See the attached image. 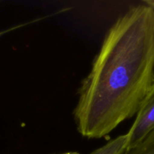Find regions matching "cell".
<instances>
[{
    "label": "cell",
    "instance_id": "6da1fadb",
    "mask_svg": "<svg viewBox=\"0 0 154 154\" xmlns=\"http://www.w3.org/2000/svg\"><path fill=\"white\" fill-rule=\"evenodd\" d=\"M154 85V9L131 6L107 32L73 111L88 138L108 135L137 114Z\"/></svg>",
    "mask_w": 154,
    "mask_h": 154
},
{
    "label": "cell",
    "instance_id": "7a4b0ae2",
    "mask_svg": "<svg viewBox=\"0 0 154 154\" xmlns=\"http://www.w3.org/2000/svg\"><path fill=\"white\" fill-rule=\"evenodd\" d=\"M154 129V85L143 100L132 126L128 131V148L138 144ZM127 148V149H128Z\"/></svg>",
    "mask_w": 154,
    "mask_h": 154
},
{
    "label": "cell",
    "instance_id": "3957f363",
    "mask_svg": "<svg viewBox=\"0 0 154 154\" xmlns=\"http://www.w3.org/2000/svg\"><path fill=\"white\" fill-rule=\"evenodd\" d=\"M128 135L116 137L105 145L94 150L90 154H124L128 148Z\"/></svg>",
    "mask_w": 154,
    "mask_h": 154
},
{
    "label": "cell",
    "instance_id": "277c9868",
    "mask_svg": "<svg viewBox=\"0 0 154 154\" xmlns=\"http://www.w3.org/2000/svg\"><path fill=\"white\" fill-rule=\"evenodd\" d=\"M124 154H154V129L138 144L127 149Z\"/></svg>",
    "mask_w": 154,
    "mask_h": 154
},
{
    "label": "cell",
    "instance_id": "5b68a950",
    "mask_svg": "<svg viewBox=\"0 0 154 154\" xmlns=\"http://www.w3.org/2000/svg\"><path fill=\"white\" fill-rule=\"evenodd\" d=\"M143 3L154 9V0H145L143 1Z\"/></svg>",
    "mask_w": 154,
    "mask_h": 154
},
{
    "label": "cell",
    "instance_id": "8992f818",
    "mask_svg": "<svg viewBox=\"0 0 154 154\" xmlns=\"http://www.w3.org/2000/svg\"><path fill=\"white\" fill-rule=\"evenodd\" d=\"M20 26H15V27H14V28H13V29H14L18 28V27H20ZM11 29H8V30H5V31L0 32V36H2V35L5 34L6 32H9V31H10V30H11Z\"/></svg>",
    "mask_w": 154,
    "mask_h": 154
},
{
    "label": "cell",
    "instance_id": "52a82bcc",
    "mask_svg": "<svg viewBox=\"0 0 154 154\" xmlns=\"http://www.w3.org/2000/svg\"><path fill=\"white\" fill-rule=\"evenodd\" d=\"M60 154H79V153H77V152H67V153H63Z\"/></svg>",
    "mask_w": 154,
    "mask_h": 154
}]
</instances>
